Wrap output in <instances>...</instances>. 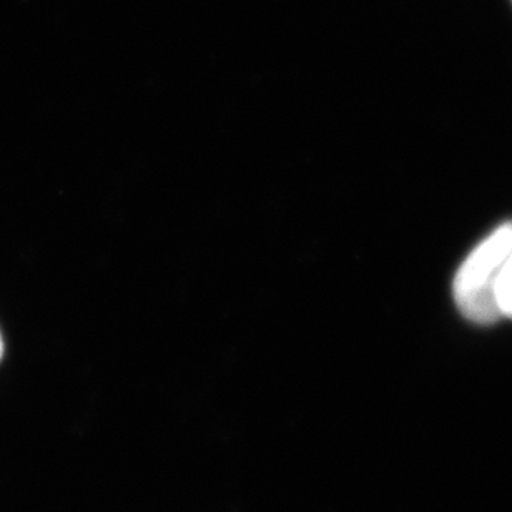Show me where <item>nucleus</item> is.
Segmentation results:
<instances>
[{"mask_svg":"<svg viewBox=\"0 0 512 512\" xmlns=\"http://www.w3.org/2000/svg\"><path fill=\"white\" fill-rule=\"evenodd\" d=\"M511 250L512 222H508L484 238L459 266L454 278V301L466 320L478 325H493L501 320L494 286Z\"/></svg>","mask_w":512,"mask_h":512,"instance_id":"f257e3e1","label":"nucleus"},{"mask_svg":"<svg viewBox=\"0 0 512 512\" xmlns=\"http://www.w3.org/2000/svg\"><path fill=\"white\" fill-rule=\"evenodd\" d=\"M494 300L501 318L512 320V250L499 271L498 281L494 286Z\"/></svg>","mask_w":512,"mask_h":512,"instance_id":"f03ea898","label":"nucleus"},{"mask_svg":"<svg viewBox=\"0 0 512 512\" xmlns=\"http://www.w3.org/2000/svg\"><path fill=\"white\" fill-rule=\"evenodd\" d=\"M2 355H4V343H2V338H0V360H2Z\"/></svg>","mask_w":512,"mask_h":512,"instance_id":"7ed1b4c3","label":"nucleus"}]
</instances>
